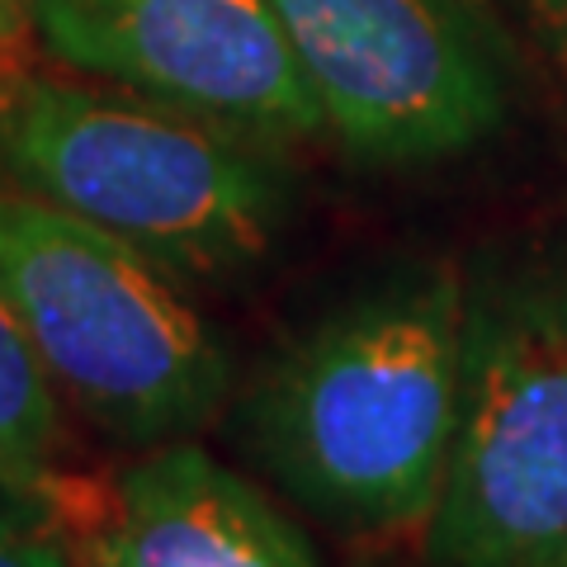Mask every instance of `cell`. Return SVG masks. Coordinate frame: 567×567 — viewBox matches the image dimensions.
I'll list each match as a JSON object with an SVG mask.
<instances>
[{
    "instance_id": "obj_9",
    "label": "cell",
    "mask_w": 567,
    "mask_h": 567,
    "mask_svg": "<svg viewBox=\"0 0 567 567\" xmlns=\"http://www.w3.org/2000/svg\"><path fill=\"white\" fill-rule=\"evenodd\" d=\"M0 567H71L33 520V506L0 487Z\"/></svg>"
},
{
    "instance_id": "obj_4",
    "label": "cell",
    "mask_w": 567,
    "mask_h": 567,
    "mask_svg": "<svg viewBox=\"0 0 567 567\" xmlns=\"http://www.w3.org/2000/svg\"><path fill=\"white\" fill-rule=\"evenodd\" d=\"M440 567H554L567 548V279L468 312L431 525Z\"/></svg>"
},
{
    "instance_id": "obj_11",
    "label": "cell",
    "mask_w": 567,
    "mask_h": 567,
    "mask_svg": "<svg viewBox=\"0 0 567 567\" xmlns=\"http://www.w3.org/2000/svg\"><path fill=\"white\" fill-rule=\"evenodd\" d=\"M10 24H14V0H0V39H6Z\"/></svg>"
},
{
    "instance_id": "obj_6",
    "label": "cell",
    "mask_w": 567,
    "mask_h": 567,
    "mask_svg": "<svg viewBox=\"0 0 567 567\" xmlns=\"http://www.w3.org/2000/svg\"><path fill=\"white\" fill-rule=\"evenodd\" d=\"M62 62L237 128L312 133L322 118L270 0H29Z\"/></svg>"
},
{
    "instance_id": "obj_2",
    "label": "cell",
    "mask_w": 567,
    "mask_h": 567,
    "mask_svg": "<svg viewBox=\"0 0 567 567\" xmlns=\"http://www.w3.org/2000/svg\"><path fill=\"white\" fill-rule=\"evenodd\" d=\"M166 265L39 194L0 189V303L100 431L162 445L227 398V354Z\"/></svg>"
},
{
    "instance_id": "obj_10",
    "label": "cell",
    "mask_w": 567,
    "mask_h": 567,
    "mask_svg": "<svg viewBox=\"0 0 567 567\" xmlns=\"http://www.w3.org/2000/svg\"><path fill=\"white\" fill-rule=\"evenodd\" d=\"M544 10H548V24H554L558 52H563V62H567V0H544Z\"/></svg>"
},
{
    "instance_id": "obj_1",
    "label": "cell",
    "mask_w": 567,
    "mask_h": 567,
    "mask_svg": "<svg viewBox=\"0 0 567 567\" xmlns=\"http://www.w3.org/2000/svg\"><path fill=\"white\" fill-rule=\"evenodd\" d=\"M468 308L431 279L336 317L251 393V445L298 502L354 529H425L445 492Z\"/></svg>"
},
{
    "instance_id": "obj_3",
    "label": "cell",
    "mask_w": 567,
    "mask_h": 567,
    "mask_svg": "<svg viewBox=\"0 0 567 567\" xmlns=\"http://www.w3.org/2000/svg\"><path fill=\"white\" fill-rule=\"evenodd\" d=\"M0 166L166 270H233L270 246L275 189L213 128L58 81L0 91Z\"/></svg>"
},
{
    "instance_id": "obj_8",
    "label": "cell",
    "mask_w": 567,
    "mask_h": 567,
    "mask_svg": "<svg viewBox=\"0 0 567 567\" xmlns=\"http://www.w3.org/2000/svg\"><path fill=\"white\" fill-rule=\"evenodd\" d=\"M58 388L33 354L24 327L0 303V487L33 511L58 502Z\"/></svg>"
},
{
    "instance_id": "obj_12",
    "label": "cell",
    "mask_w": 567,
    "mask_h": 567,
    "mask_svg": "<svg viewBox=\"0 0 567 567\" xmlns=\"http://www.w3.org/2000/svg\"><path fill=\"white\" fill-rule=\"evenodd\" d=\"M554 567H567V548H563V554H558V558H554Z\"/></svg>"
},
{
    "instance_id": "obj_5",
    "label": "cell",
    "mask_w": 567,
    "mask_h": 567,
    "mask_svg": "<svg viewBox=\"0 0 567 567\" xmlns=\"http://www.w3.org/2000/svg\"><path fill=\"white\" fill-rule=\"evenodd\" d=\"M322 118L369 156H440L492 133L502 100L440 0H270Z\"/></svg>"
},
{
    "instance_id": "obj_7",
    "label": "cell",
    "mask_w": 567,
    "mask_h": 567,
    "mask_svg": "<svg viewBox=\"0 0 567 567\" xmlns=\"http://www.w3.org/2000/svg\"><path fill=\"white\" fill-rule=\"evenodd\" d=\"M91 567H317L312 544L199 445H162L118 477Z\"/></svg>"
}]
</instances>
